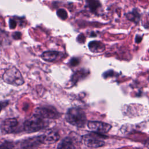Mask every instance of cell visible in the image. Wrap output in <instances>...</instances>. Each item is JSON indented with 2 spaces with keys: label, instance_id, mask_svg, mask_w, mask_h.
<instances>
[{
  "label": "cell",
  "instance_id": "6da1fadb",
  "mask_svg": "<svg viewBox=\"0 0 149 149\" xmlns=\"http://www.w3.org/2000/svg\"><path fill=\"white\" fill-rule=\"evenodd\" d=\"M66 120L70 124L78 127H83L86 123V116L84 112L80 108H69L66 114Z\"/></svg>",
  "mask_w": 149,
  "mask_h": 149
},
{
  "label": "cell",
  "instance_id": "7a4b0ae2",
  "mask_svg": "<svg viewBox=\"0 0 149 149\" xmlns=\"http://www.w3.org/2000/svg\"><path fill=\"white\" fill-rule=\"evenodd\" d=\"M45 126V122L44 119L36 113H34L27 119L23 124L24 130L29 133L40 131L44 128Z\"/></svg>",
  "mask_w": 149,
  "mask_h": 149
},
{
  "label": "cell",
  "instance_id": "3957f363",
  "mask_svg": "<svg viewBox=\"0 0 149 149\" xmlns=\"http://www.w3.org/2000/svg\"><path fill=\"white\" fill-rule=\"evenodd\" d=\"M3 80L8 84L14 86H21L24 81L20 71L15 67H11L5 70L3 74Z\"/></svg>",
  "mask_w": 149,
  "mask_h": 149
},
{
  "label": "cell",
  "instance_id": "277c9868",
  "mask_svg": "<svg viewBox=\"0 0 149 149\" xmlns=\"http://www.w3.org/2000/svg\"><path fill=\"white\" fill-rule=\"evenodd\" d=\"M83 143L88 147L92 148H98L104 145V141L101 139V136L97 133L86 134L82 137Z\"/></svg>",
  "mask_w": 149,
  "mask_h": 149
},
{
  "label": "cell",
  "instance_id": "5b68a950",
  "mask_svg": "<svg viewBox=\"0 0 149 149\" xmlns=\"http://www.w3.org/2000/svg\"><path fill=\"white\" fill-rule=\"evenodd\" d=\"M87 126L91 131L97 134L106 133L111 129V125L98 121L88 122L87 123Z\"/></svg>",
  "mask_w": 149,
  "mask_h": 149
},
{
  "label": "cell",
  "instance_id": "8992f818",
  "mask_svg": "<svg viewBox=\"0 0 149 149\" xmlns=\"http://www.w3.org/2000/svg\"><path fill=\"white\" fill-rule=\"evenodd\" d=\"M19 122L16 118H8L0 125V129L3 134H10L14 133L18 126Z\"/></svg>",
  "mask_w": 149,
  "mask_h": 149
},
{
  "label": "cell",
  "instance_id": "52a82bcc",
  "mask_svg": "<svg viewBox=\"0 0 149 149\" xmlns=\"http://www.w3.org/2000/svg\"><path fill=\"white\" fill-rule=\"evenodd\" d=\"M42 143H44L42 135H40L24 139L20 146L22 149H35Z\"/></svg>",
  "mask_w": 149,
  "mask_h": 149
},
{
  "label": "cell",
  "instance_id": "ba28073f",
  "mask_svg": "<svg viewBox=\"0 0 149 149\" xmlns=\"http://www.w3.org/2000/svg\"><path fill=\"white\" fill-rule=\"evenodd\" d=\"M36 114L40 115L44 119H56L59 117V113L53 107H42L36 109Z\"/></svg>",
  "mask_w": 149,
  "mask_h": 149
},
{
  "label": "cell",
  "instance_id": "9c48e42d",
  "mask_svg": "<svg viewBox=\"0 0 149 149\" xmlns=\"http://www.w3.org/2000/svg\"><path fill=\"white\" fill-rule=\"evenodd\" d=\"M42 135L43 137L44 143H54L57 141L59 139V135L58 133L52 130H47L44 134Z\"/></svg>",
  "mask_w": 149,
  "mask_h": 149
},
{
  "label": "cell",
  "instance_id": "30bf717a",
  "mask_svg": "<svg viewBox=\"0 0 149 149\" xmlns=\"http://www.w3.org/2000/svg\"><path fill=\"white\" fill-rule=\"evenodd\" d=\"M63 54L62 52L58 51H45L41 55V58L45 61L53 62L59 59L63 56Z\"/></svg>",
  "mask_w": 149,
  "mask_h": 149
},
{
  "label": "cell",
  "instance_id": "8fae6325",
  "mask_svg": "<svg viewBox=\"0 0 149 149\" xmlns=\"http://www.w3.org/2000/svg\"><path fill=\"white\" fill-rule=\"evenodd\" d=\"M57 149H74L72 139L69 137L63 139L58 144Z\"/></svg>",
  "mask_w": 149,
  "mask_h": 149
},
{
  "label": "cell",
  "instance_id": "7c38bea8",
  "mask_svg": "<svg viewBox=\"0 0 149 149\" xmlns=\"http://www.w3.org/2000/svg\"><path fill=\"white\" fill-rule=\"evenodd\" d=\"M88 48L93 52H100L105 49V45L100 41H93L88 44Z\"/></svg>",
  "mask_w": 149,
  "mask_h": 149
},
{
  "label": "cell",
  "instance_id": "4fadbf2b",
  "mask_svg": "<svg viewBox=\"0 0 149 149\" xmlns=\"http://www.w3.org/2000/svg\"><path fill=\"white\" fill-rule=\"evenodd\" d=\"M14 144L11 141H5L0 145V149H13Z\"/></svg>",
  "mask_w": 149,
  "mask_h": 149
},
{
  "label": "cell",
  "instance_id": "5bb4252c",
  "mask_svg": "<svg viewBox=\"0 0 149 149\" xmlns=\"http://www.w3.org/2000/svg\"><path fill=\"white\" fill-rule=\"evenodd\" d=\"M56 13L58 17L63 20H65L68 17V14L66 11L63 9H58L56 12Z\"/></svg>",
  "mask_w": 149,
  "mask_h": 149
},
{
  "label": "cell",
  "instance_id": "9a60e30c",
  "mask_svg": "<svg viewBox=\"0 0 149 149\" xmlns=\"http://www.w3.org/2000/svg\"><path fill=\"white\" fill-rule=\"evenodd\" d=\"M90 8L91 9H96L98 6H100V3H98V2H95V1H90L89 2V4H88Z\"/></svg>",
  "mask_w": 149,
  "mask_h": 149
},
{
  "label": "cell",
  "instance_id": "2e32d148",
  "mask_svg": "<svg viewBox=\"0 0 149 149\" xmlns=\"http://www.w3.org/2000/svg\"><path fill=\"white\" fill-rule=\"evenodd\" d=\"M16 22L15 20L13 19H10L9 20V27L11 29H13L16 27Z\"/></svg>",
  "mask_w": 149,
  "mask_h": 149
},
{
  "label": "cell",
  "instance_id": "e0dca14e",
  "mask_svg": "<svg viewBox=\"0 0 149 149\" xmlns=\"http://www.w3.org/2000/svg\"><path fill=\"white\" fill-rule=\"evenodd\" d=\"M13 38L15 39H19V38H20L21 37V33L20 32H15L12 35Z\"/></svg>",
  "mask_w": 149,
  "mask_h": 149
},
{
  "label": "cell",
  "instance_id": "ac0fdd59",
  "mask_svg": "<svg viewBox=\"0 0 149 149\" xmlns=\"http://www.w3.org/2000/svg\"><path fill=\"white\" fill-rule=\"evenodd\" d=\"M79 63V61L76 58H73L70 61V65L72 66H75Z\"/></svg>",
  "mask_w": 149,
  "mask_h": 149
},
{
  "label": "cell",
  "instance_id": "d6986e66",
  "mask_svg": "<svg viewBox=\"0 0 149 149\" xmlns=\"http://www.w3.org/2000/svg\"><path fill=\"white\" fill-rule=\"evenodd\" d=\"M5 102H0V112L2 109V108L3 107H5Z\"/></svg>",
  "mask_w": 149,
  "mask_h": 149
},
{
  "label": "cell",
  "instance_id": "ffe728a7",
  "mask_svg": "<svg viewBox=\"0 0 149 149\" xmlns=\"http://www.w3.org/2000/svg\"><path fill=\"white\" fill-rule=\"evenodd\" d=\"M146 143H147V144H149V139H147V140H146Z\"/></svg>",
  "mask_w": 149,
  "mask_h": 149
}]
</instances>
